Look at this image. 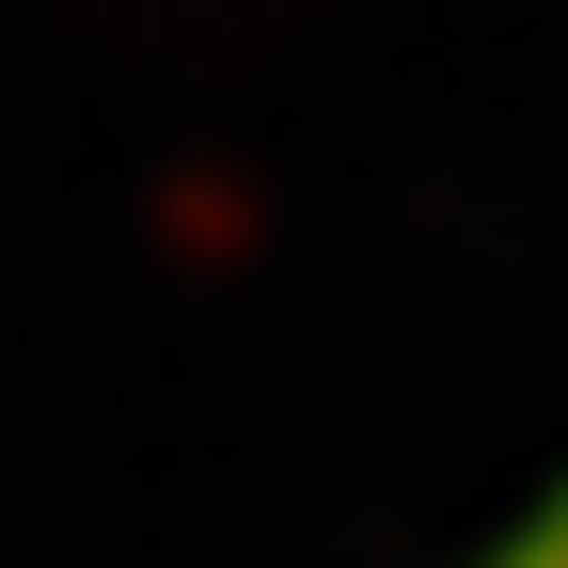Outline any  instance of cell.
<instances>
[{
    "instance_id": "obj_1",
    "label": "cell",
    "mask_w": 568,
    "mask_h": 568,
    "mask_svg": "<svg viewBox=\"0 0 568 568\" xmlns=\"http://www.w3.org/2000/svg\"><path fill=\"white\" fill-rule=\"evenodd\" d=\"M489 568H568V489H552V506H537V521H521L506 552H489Z\"/></svg>"
}]
</instances>
